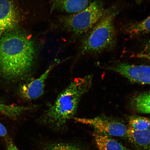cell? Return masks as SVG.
Masks as SVG:
<instances>
[{"mask_svg":"<svg viewBox=\"0 0 150 150\" xmlns=\"http://www.w3.org/2000/svg\"><path fill=\"white\" fill-rule=\"evenodd\" d=\"M133 57L144 59L150 61V40L146 42L141 51L135 53Z\"/></svg>","mask_w":150,"mask_h":150,"instance_id":"17","label":"cell"},{"mask_svg":"<svg viewBox=\"0 0 150 150\" xmlns=\"http://www.w3.org/2000/svg\"><path fill=\"white\" fill-rule=\"evenodd\" d=\"M93 136L99 150H127L122 144L109 136L95 132Z\"/></svg>","mask_w":150,"mask_h":150,"instance_id":"11","label":"cell"},{"mask_svg":"<svg viewBox=\"0 0 150 150\" xmlns=\"http://www.w3.org/2000/svg\"><path fill=\"white\" fill-rule=\"evenodd\" d=\"M131 106L137 112L150 114V91L140 93L133 97Z\"/></svg>","mask_w":150,"mask_h":150,"instance_id":"12","label":"cell"},{"mask_svg":"<svg viewBox=\"0 0 150 150\" xmlns=\"http://www.w3.org/2000/svg\"><path fill=\"white\" fill-rule=\"evenodd\" d=\"M7 134L6 127L2 124L0 123V136L5 137Z\"/></svg>","mask_w":150,"mask_h":150,"instance_id":"19","label":"cell"},{"mask_svg":"<svg viewBox=\"0 0 150 150\" xmlns=\"http://www.w3.org/2000/svg\"><path fill=\"white\" fill-rule=\"evenodd\" d=\"M121 75L133 83L150 85V67L125 63L114 64L106 68Z\"/></svg>","mask_w":150,"mask_h":150,"instance_id":"6","label":"cell"},{"mask_svg":"<svg viewBox=\"0 0 150 150\" xmlns=\"http://www.w3.org/2000/svg\"><path fill=\"white\" fill-rule=\"evenodd\" d=\"M59 6L65 12L71 14L80 12L88 6V0H60Z\"/></svg>","mask_w":150,"mask_h":150,"instance_id":"13","label":"cell"},{"mask_svg":"<svg viewBox=\"0 0 150 150\" xmlns=\"http://www.w3.org/2000/svg\"><path fill=\"white\" fill-rule=\"evenodd\" d=\"M35 56L30 39L14 29L9 31L0 37V76L8 80L23 79L30 72Z\"/></svg>","mask_w":150,"mask_h":150,"instance_id":"1","label":"cell"},{"mask_svg":"<svg viewBox=\"0 0 150 150\" xmlns=\"http://www.w3.org/2000/svg\"><path fill=\"white\" fill-rule=\"evenodd\" d=\"M56 64L54 63L50 65L38 78L22 85L20 88L21 96L29 100H35L42 96L44 93L46 80Z\"/></svg>","mask_w":150,"mask_h":150,"instance_id":"8","label":"cell"},{"mask_svg":"<svg viewBox=\"0 0 150 150\" xmlns=\"http://www.w3.org/2000/svg\"><path fill=\"white\" fill-rule=\"evenodd\" d=\"M78 122L93 127L98 134L108 136H126L128 127L124 123L114 118L100 116L92 119L74 118Z\"/></svg>","mask_w":150,"mask_h":150,"instance_id":"5","label":"cell"},{"mask_svg":"<svg viewBox=\"0 0 150 150\" xmlns=\"http://www.w3.org/2000/svg\"><path fill=\"white\" fill-rule=\"evenodd\" d=\"M40 150H86L76 144L59 142H47L42 144Z\"/></svg>","mask_w":150,"mask_h":150,"instance_id":"14","label":"cell"},{"mask_svg":"<svg viewBox=\"0 0 150 150\" xmlns=\"http://www.w3.org/2000/svg\"><path fill=\"white\" fill-rule=\"evenodd\" d=\"M129 126L134 130L142 131L150 127V118L138 115L128 118Z\"/></svg>","mask_w":150,"mask_h":150,"instance_id":"16","label":"cell"},{"mask_svg":"<svg viewBox=\"0 0 150 150\" xmlns=\"http://www.w3.org/2000/svg\"><path fill=\"white\" fill-rule=\"evenodd\" d=\"M21 20L19 11L11 0H0V37L14 29Z\"/></svg>","mask_w":150,"mask_h":150,"instance_id":"7","label":"cell"},{"mask_svg":"<svg viewBox=\"0 0 150 150\" xmlns=\"http://www.w3.org/2000/svg\"><path fill=\"white\" fill-rule=\"evenodd\" d=\"M118 13L114 7L105 9L102 17L84 39L81 46L82 53L100 54L115 47L117 34L114 22Z\"/></svg>","mask_w":150,"mask_h":150,"instance_id":"3","label":"cell"},{"mask_svg":"<svg viewBox=\"0 0 150 150\" xmlns=\"http://www.w3.org/2000/svg\"><path fill=\"white\" fill-rule=\"evenodd\" d=\"M93 79L92 75L75 79L45 112L40 122L54 130H61L76 114L81 99L91 88Z\"/></svg>","mask_w":150,"mask_h":150,"instance_id":"2","label":"cell"},{"mask_svg":"<svg viewBox=\"0 0 150 150\" xmlns=\"http://www.w3.org/2000/svg\"><path fill=\"white\" fill-rule=\"evenodd\" d=\"M7 150H19L10 139H8L7 140Z\"/></svg>","mask_w":150,"mask_h":150,"instance_id":"18","label":"cell"},{"mask_svg":"<svg viewBox=\"0 0 150 150\" xmlns=\"http://www.w3.org/2000/svg\"><path fill=\"white\" fill-rule=\"evenodd\" d=\"M123 31L133 37L150 33V16L141 21L127 24L124 28Z\"/></svg>","mask_w":150,"mask_h":150,"instance_id":"10","label":"cell"},{"mask_svg":"<svg viewBox=\"0 0 150 150\" xmlns=\"http://www.w3.org/2000/svg\"><path fill=\"white\" fill-rule=\"evenodd\" d=\"M105 11L102 1L96 0L83 10L63 17L62 25L75 36H80L88 32L102 17Z\"/></svg>","mask_w":150,"mask_h":150,"instance_id":"4","label":"cell"},{"mask_svg":"<svg viewBox=\"0 0 150 150\" xmlns=\"http://www.w3.org/2000/svg\"><path fill=\"white\" fill-rule=\"evenodd\" d=\"M33 108V107L11 105L0 103V113L10 117H16Z\"/></svg>","mask_w":150,"mask_h":150,"instance_id":"15","label":"cell"},{"mask_svg":"<svg viewBox=\"0 0 150 150\" xmlns=\"http://www.w3.org/2000/svg\"><path fill=\"white\" fill-rule=\"evenodd\" d=\"M126 136L130 142L140 149L150 148V127L145 130L138 131L128 126Z\"/></svg>","mask_w":150,"mask_h":150,"instance_id":"9","label":"cell"}]
</instances>
